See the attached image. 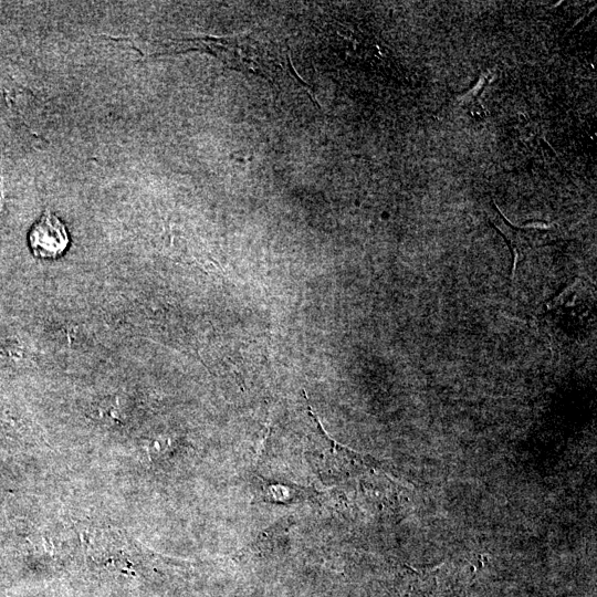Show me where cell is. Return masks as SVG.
Masks as SVG:
<instances>
[{
    "label": "cell",
    "instance_id": "6da1fadb",
    "mask_svg": "<svg viewBox=\"0 0 597 597\" xmlns=\"http://www.w3.org/2000/svg\"><path fill=\"white\" fill-rule=\"evenodd\" d=\"M191 46L206 48L207 51L217 55L229 67L243 72H252L273 81L275 74L281 71V64L274 54L256 40L245 34L233 38L197 39L186 40ZM205 49V50H206Z\"/></svg>",
    "mask_w": 597,
    "mask_h": 597
},
{
    "label": "cell",
    "instance_id": "7a4b0ae2",
    "mask_svg": "<svg viewBox=\"0 0 597 597\" xmlns=\"http://www.w3.org/2000/svg\"><path fill=\"white\" fill-rule=\"evenodd\" d=\"M490 222L503 235L512 252L511 280H513L520 260L530 251L557 242L562 232L553 223L531 222L522 227L511 224L500 212L496 205L488 210Z\"/></svg>",
    "mask_w": 597,
    "mask_h": 597
},
{
    "label": "cell",
    "instance_id": "3957f363",
    "mask_svg": "<svg viewBox=\"0 0 597 597\" xmlns=\"http://www.w3.org/2000/svg\"><path fill=\"white\" fill-rule=\"evenodd\" d=\"M28 241L34 256L55 259L66 250L70 238L65 224L46 209L30 230Z\"/></svg>",
    "mask_w": 597,
    "mask_h": 597
}]
</instances>
